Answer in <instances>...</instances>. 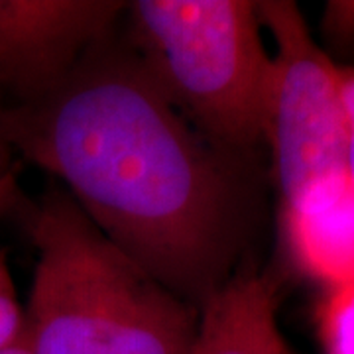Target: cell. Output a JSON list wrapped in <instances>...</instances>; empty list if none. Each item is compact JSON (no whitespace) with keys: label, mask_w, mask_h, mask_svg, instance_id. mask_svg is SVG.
I'll use <instances>...</instances> for the list:
<instances>
[{"label":"cell","mask_w":354,"mask_h":354,"mask_svg":"<svg viewBox=\"0 0 354 354\" xmlns=\"http://www.w3.org/2000/svg\"><path fill=\"white\" fill-rule=\"evenodd\" d=\"M342 111L346 120V169L354 183V65L337 64Z\"/></svg>","instance_id":"7c38bea8"},{"label":"cell","mask_w":354,"mask_h":354,"mask_svg":"<svg viewBox=\"0 0 354 354\" xmlns=\"http://www.w3.org/2000/svg\"><path fill=\"white\" fill-rule=\"evenodd\" d=\"M321 36L333 62L354 65V0H329L321 16Z\"/></svg>","instance_id":"9c48e42d"},{"label":"cell","mask_w":354,"mask_h":354,"mask_svg":"<svg viewBox=\"0 0 354 354\" xmlns=\"http://www.w3.org/2000/svg\"><path fill=\"white\" fill-rule=\"evenodd\" d=\"M18 158L0 136V216L14 211L20 203Z\"/></svg>","instance_id":"8fae6325"},{"label":"cell","mask_w":354,"mask_h":354,"mask_svg":"<svg viewBox=\"0 0 354 354\" xmlns=\"http://www.w3.org/2000/svg\"><path fill=\"white\" fill-rule=\"evenodd\" d=\"M30 232L32 354L193 353L199 311L116 248L59 185L41 195Z\"/></svg>","instance_id":"7a4b0ae2"},{"label":"cell","mask_w":354,"mask_h":354,"mask_svg":"<svg viewBox=\"0 0 354 354\" xmlns=\"http://www.w3.org/2000/svg\"><path fill=\"white\" fill-rule=\"evenodd\" d=\"M24 333V309L18 304L8 266L0 254V351L8 348Z\"/></svg>","instance_id":"30bf717a"},{"label":"cell","mask_w":354,"mask_h":354,"mask_svg":"<svg viewBox=\"0 0 354 354\" xmlns=\"http://www.w3.org/2000/svg\"><path fill=\"white\" fill-rule=\"evenodd\" d=\"M281 232L293 266L327 290L354 283V183L329 177L281 205Z\"/></svg>","instance_id":"8992f818"},{"label":"cell","mask_w":354,"mask_h":354,"mask_svg":"<svg viewBox=\"0 0 354 354\" xmlns=\"http://www.w3.org/2000/svg\"><path fill=\"white\" fill-rule=\"evenodd\" d=\"M278 278L252 258L199 309L191 354H290L278 323Z\"/></svg>","instance_id":"52a82bcc"},{"label":"cell","mask_w":354,"mask_h":354,"mask_svg":"<svg viewBox=\"0 0 354 354\" xmlns=\"http://www.w3.org/2000/svg\"><path fill=\"white\" fill-rule=\"evenodd\" d=\"M262 28L276 41L266 144L272 150L281 201L346 174V120L339 69L291 0L256 2Z\"/></svg>","instance_id":"277c9868"},{"label":"cell","mask_w":354,"mask_h":354,"mask_svg":"<svg viewBox=\"0 0 354 354\" xmlns=\"http://www.w3.org/2000/svg\"><path fill=\"white\" fill-rule=\"evenodd\" d=\"M0 136L197 311L250 260L262 203L256 160L203 136L120 30L46 97L2 109Z\"/></svg>","instance_id":"6da1fadb"},{"label":"cell","mask_w":354,"mask_h":354,"mask_svg":"<svg viewBox=\"0 0 354 354\" xmlns=\"http://www.w3.org/2000/svg\"><path fill=\"white\" fill-rule=\"evenodd\" d=\"M0 354H32L30 346H28V341H26L24 333H22V337H20L18 341L14 342V344H10L8 348L0 351Z\"/></svg>","instance_id":"4fadbf2b"},{"label":"cell","mask_w":354,"mask_h":354,"mask_svg":"<svg viewBox=\"0 0 354 354\" xmlns=\"http://www.w3.org/2000/svg\"><path fill=\"white\" fill-rule=\"evenodd\" d=\"M323 354H354V283L327 290L317 309Z\"/></svg>","instance_id":"ba28073f"},{"label":"cell","mask_w":354,"mask_h":354,"mask_svg":"<svg viewBox=\"0 0 354 354\" xmlns=\"http://www.w3.org/2000/svg\"><path fill=\"white\" fill-rule=\"evenodd\" d=\"M120 32L165 99L227 152L266 144L272 55L250 0H136Z\"/></svg>","instance_id":"3957f363"},{"label":"cell","mask_w":354,"mask_h":354,"mask_svg":"<svg viewBox=\"0 0 354 354\" xmlns=\"http://www.w3.org/2000/svg\"><path fill=\"white\" fill-rule=\"evenodd\" d=\"M120 0H0V111L46 97L122 24Z\"/></svg>","instance_id":"5b68a950"}]
</instances>
